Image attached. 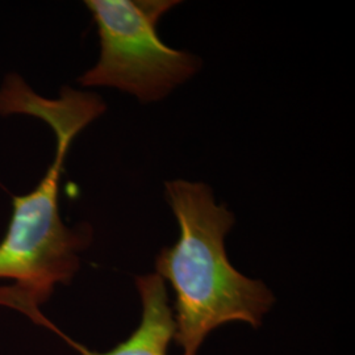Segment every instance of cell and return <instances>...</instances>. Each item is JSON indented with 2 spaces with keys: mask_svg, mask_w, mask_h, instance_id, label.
Segmentation results:
<instances>
[{
  "mask_svg": "<svg viewBox=\"0 0 355 355\" xmlns=\"http://www.w3.org/2000/svg\"><path fill=\"white\" fill-rule=\"evenodd\" d=\"M165 196L179 237L157 255L155 274L168 280L175 293V343L183 355H196L205 337L221 325L241 321L258 328L275 297L263 282L232 266L225 237L236 218L217 203L208 184L170 180Z\"/></svg>",
  "mask_w": 355,
  "mask_h": 355,
  "instance_id": "1",
  "label": "cell"
},
{
  "mask_svg": "<svg viewBox=\"0 0 355 355\" xmlns=\"http://www.w3.org/2000/svg\"><path fill=\"white\" fill-rule=\"evenodd\" d=\"M57 140L54 161L37 187L13 196V214L0 242V305L19 312L46 303L57 284H69L79 270V253L92 241V228H70L60 215L58 191L64 159L73 140L82 132L76 125L51 128Z\"/></svg>",
  "mask_w": 355,
  "mask_h": 355,
  "instance_id": "2",
  "label": "cell"
},
{
  "mask_svg": "<svg viewBox=\"0 0 355 355\" xmlns=\"http://www.w3.org/2000/svg\"><path fill=\"white\" fill-rule=\"evenodd\" d=\"M101 40L96 64L78 79L83 87H111L141 103L164 101L190 80L203 61L166 45L158 35L162 16L177 0H87Z\"/></svg>",
  "mask_w": 355,
  "mask_h": 355,
  "instance_id": "3",
  "label": "cell"
},
{
  "mask_svg": "<svg viewBox=\"0 0 355 355\" xmlns=\"http://www.w3.org/2000/svg\"><path fill=\"white\" fill-rule=\"evenodd\" d=\"M136 286L142 303L140 325L125 341L114 346L112 350L98 353L86 346L73 341L64 331L58 329L51 320L45 318L40 308H31L24 312L28 318L38 325L57 333L80 355H167V349L175 336V320L168 304V295L165 280L157 274L139 277Z\"/></svg>",
  "mask_w": 355,
  "mask_h": 355,
  "instance_id": "4",
  "label": "cell"
}]
</instances>
